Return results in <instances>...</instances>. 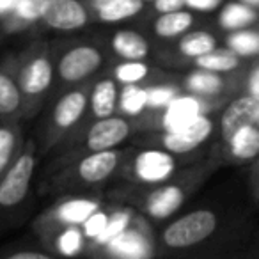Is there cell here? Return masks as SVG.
<instances>
[{"mask_svg": "<svg viewBox=\"0 0 259 259\" xmlns=\"http://www.w3.org/2000/svg\"><path fill=\"white\" fill-rule=\"evenodd\" d=\"M41 20L54 30H78L89 20L87 9L78 0H47Z\"/></svg>", "mask_w": 259, "mask_h": 259, "instance_id": "cell-6", "label": "cell"}, {"mask_svg": "<svg viewBox=\"0 0 259 259\" xmlns=\"http://www.w3.org/2000/svg\"><path fill=\"white\" fill-rule=\"evenodd\" d=\"M50 255L47 252H36V250H23V252H15L9 255V259H48Z\"/></svg>", "mask_w": 259, "mask_h": 259, "instance_id": "cell-38", "label": "cell"}, {"mask_svg": "<svg viewBox=\"0 0 259 259\" xmlns=\"http://www.w3.org/2000/svg\"><path fill=\"white\" fill-rule=\"evenodd\" d=\"M87 94L83 91H71L66 93L61 100L57 101V105L54 107V124L59 130H69L82 119L83 112L87 110Z\"/></svg>", "mask_w": 259, "mask_h": 259, "instance_id": "cell-14", "label": "cell"}, {"mask_svg": "<svg viewBox=\"0 0 259 259\" xmlns=\"http://www.w3.org/2000/svg\"><path fill=\"white\" fill-rule=\"evenodd\" d=\"M144 2H153V0H144Z\"/></svg>", "mask_w": 259, "mask_h": 259, "instance_id": "cell-41", "label": "cell"}, {"mask_svg": "<svg viewBox=\"0 0 259 259\" xmlns=\"http://www.w3.org/2000/svg\"><path fill=\"white\" fill-rule=\"evenodd\" d=\"M34 167H36V158L30 151L22 153L18 158L9 163L0 180V208L18 206L27 197L34 176Z\"/></svg>", "mask_w": 259, "mask_h": 259, "instance_id": "cell-2", "label": "cell"}, {"mask_svg": "<svg viewBox=\"0 0 259 259\" xmlns=\"http://www.w3.org/2000/svg\"><path fill=\"white\" fill-rule=\"evenodd\" d=\"M110 47L124 61H144L149 55V43L132 29H122L112 36Z\"/></svg>", "mask_w": 259, "mask_h": 259, "instance_id": "cell-17", "label": "cell"}, {"mask_svg": "<svg viewBox=\"0 0 259 259\" xmlns=\"http://www.w3.org/2000/svg\"><path fill=\"white\" fill-rule=\"evenodd\" d=\"M185 202V190L178 185H162L146 199V211L151 219L165 220L178 211Z\"/></svg>", "mask_w": 259, "mask_h": 259, "instance_id": "cell-12", "label": "cell"}, {"mask_svg": "<svg viewBox=\"0 0 259 259\" xmlns=\"http://www.w3.org/2000/svg\"><path fill=\"white\" fill-rule=\"evenodd\" d=\"M47 0H16V6L13 9V18L22 23H32L41 20Z\"/></svg>", "mask_w": 259, "mask_h": 259, "instance_id": "cell-31", "label": "cell"}, {"mask_svg": "<svg viewBox=\"0 0 259 259\" xmlns=\"http://www.w3.org/2000/svg\"><path fill=\"white\" fill-rule=\"evenodd\" d=\"M105 248L110 255L121 259H144L151 255V243L148 241V238L141 231L132 227L108 241Z\"/></svg>", "mask_w": 259, "mask_h": 259, "instance_id": "cell-13", "label": "cell"}, {"mask_svg": "<svg viewBox=\"0 0 259 259\" xmlns=\"http://www.w3.org/2000/svg\"><path fill=\"white\" fill-rule=\"evenodd\" d=\"M103 64V55L91 45H80L68 50L57 62V73L64 82H80Z\"/></svg>", "mask_w": 259, "mask_h": 259, "instance_id": "cell-5", "label": "cell"}, {"mask_svg": "<svg viewBox=\"0 0 259 259\" xmlns=\"http://www.w3.org/2000/svg\"><path fill=\"white\" fill-rule=\"evenodd\" d=\"M240 2L250 6V8H259V0H240Z\"/></svg>", "mask_w": 259, "mask_h": 259, "instance_id": "cell-40", "label": "cell"}, {"mask_svg": "<svg viewBox=\"0 0 259 259\" xmlns=\"http://www.w3.org/2000/svg\"><path fill=\"white\" fill-rule=\"evenodd\" d=\"M54 80V66L47 55H37L23 66L20 73V89L25 96H39Z\"/></svg>", "mask_w": 259, "mask_h": 259, "instance_id": "cell-11", "label": "cell"}, {"mask_svg": "<svg viewBox=\"0 0 259 259\" xmlns=\"http://www.w3.org/2000/svg\"><path fill=\"white\" fill-rule=\"evenodd\" d=\"M153 6L158 13H170L183 9L185 0H153Z\"/></svg>", "mask_w": 259, "mask_h": 259, "instance_id": "cell-36", "label": "cell"}, {"mask_svg": "<svg viewBox=\"0 0 259 259\" xmlns=\"http://www.w3.org/2000/svg\"><path fill=\"white\" fill-rule=\"evenodd\" d=\"M180 52L187 59H197L201 55L208 54V52L217 48V39L209 32L204 30H195V32L185 34L180 41Z\"/></svg>", "mask_w": 259, "mask_h": 259, "instance_id": "cell-25", "label": "cell"}, {"mask_svg": "<svg viewBox=\"0 0 259 259\" xmlns=\"http://www.w3.org/2000/svg\"><path fill=\"white\" fill-rule=\"evenodd\" d=\"M16 6V0H0V16H9Z\"/></svg>", "mask_w": 259, "mask_h": 259, "instance_id": "cell-39", "label": "cell"}, {"mask_svg": "<svg viewBox=\"0 0 259 259\" xmlns=\"http://www.w3.org/2000/svg\"><path fill=\"white\" fill-rule=\"evenodd\" d=\"M222 4V0H185V6L192 11L199 13H209L219 9V6Z\"/></svg>", "mask_w": 259, "mask_h": 259, "instance_id": "cell-35", "label": "cell"}, {"mask_svg": "<svg viewBox=\"0 0 259 259\" xmlns=\"http://www.w3.org/2000/svg\"><path fill=\"white\" fill-rule=\"evenodd\" d=\"M149 75V66L142 61H126L114 68L115 82L122 83H139Z\"/></svg>", "mask_w": 259, "mask_h": 259, "instance_id": "cell-30", "label": "cell"}, {"mask_svg": "<svg viewBox=\"0 0 259 259\" xmlns=\"http://www.w3.org/2000/svg\"><path fill=\"white\" fill-rule=\"evenodd\" d=\"M148 89V108L158 110L165 108L174 98L180 94V89L176 85H151Z\"/></svg>", "mask_w": 259, "mask_h": 259, "instance_id": "cell-32", "label": "cell"}, {"mask_svg": "<svg viewBox=\"0 0 259 259\" xmlns=\"http://www.w3.org/2000/svg\"><path fill=\"white\" fill-rule=\"evenodd\" d=\"M132 134V124L122 117H101L94 122L87 132L85 144L89 151H101V149H115L126 141Z\"/></svg>", "mask_w": 259, "mask_h": 259, "instance_id": "cell-7", "label": "cell"}, {"mask_svg": "<svg viewBox=\"0 0 259 259\" xmlns=\"http://www.w3.org/2000/svg\"><path fill=\"white\" fill-rule=\"evenodd\" d=\"M219 226V219L209 209H195L176 219L163 229L162 241L169 248H188L208 240Z\"/></svg>", "mask_w": 259, "mask_h": 259, "instance_id": "cell-1", "label": "cell"}, {"mask_svg": "<svg viewBox=\"0 0 259 259\" xmlns=\"http://www.w3.org/2000/svg\"><path fill=\"white\" fill-rule=\"evenodd\" d=\"M194 23V15L190 11H183V9H178V11L170 13H160V16L155 20V25L153 30L158 37L163 39H172L181 34H185Z\"/></svg>", "mask_w": 259, "mask_h": 259, "instance_id": "cell-20", "label": "cell"}, {"mask_svg": "<svg viewBox=\"0 0 259 259\" xmlns=\"http://www.w3.org/2000/svg\"><path fill=\"white\" fill-rule=\"evenodd\" d=\"M229 155L240 162H250L259 156V124H248L234 132L226 141Z\"/></svg>", "mask_w": 259, "mask_h": 259, "instance_id": "cell-16", "label": "cell"}, {"mask_svg": "<svg viewBox=\"0 0 259 259\" xmlns=\"http://www.w3.org/2000/svg\"><path fill=\"white\" fill-rule=\"evenodd\" d=\"M204 101L197 96V94H178L165 108H163L162 115V126L163 132H172L181 126L188 124L190 121H194L195 117H199L201 114H204Z\"/></svg>", "mask_w": 259, "mask_h": 259, "instance_id": "cell-9", "label": "cell"}, {"mask_svg": "<svg viewBox=\"0 0 259 259\" xmlns=\"http://www.w3.org/2000/svg\"><path fill=\"white\" fill-rule=\"evenodd\" d=\"M107 220H108V213L103 211V209H96L85 222H82L80 229H82L85 240H93V241L96 240L101 234V231L105 229V226H107Z\"/></svg>", "mask_w": 259, "mask_h": 259, "instance_id": "cell-34", "label": "cell"}, {"mask_svg": "<svg viewBox=\"0 0 259 259\" xmlns=\"http://www.w3.org/2000/svg\"><path fill=\"white\" fill-rule=\"evenodd\" d=\"M248 124H259V98L245 94L233 100L220 115V134L227 141L234 132Z\"/></svg>", "mask_w": 259, "mask_h": 259, "instance_id": "cell-8", "label": "cell"}, {"mask_svg": "<svg viewBox=\"0 0 259 259\" xmlns=\"http://www.w3.org/2000/svg\"><path fill=\"white\" fill-rule=\"evenodd\" d=\"M226 45L229 50H233L240 57H252L259 54V32L250 29H240L233 30L227 36Z\"/></svg>", "mask_w": 259, "mask_h": 259, "instance_id": "cell-26", "label": "cell"}, {"mask_svg": "<svg viewBox=\"0 0 259 259\" xmlns=\"http://www.w3.org/2000/svg\"><path fill=\"white\" fill-rule=\"evenodd\" d=\"M132 220H134V213L132 209H117V211L110 213L107 220V226L101 231L100 236L94 240V245H100V247H105L108 241H112L115 236L126 231L130 226H132Z\"/></svg>", "mask_w": 259, "mask_h": 259, "instance_id": "cell-28", "label": "cell"}, {"mask_svg": "<svg viewBox=\"0 0 259 259\" xmlns=\"http://www.w3.org/2000/svg\"><path fill=\"white\" fill-rule=\"evenodd\" d=\"M15 148H16L15 132L11 128H8V126H0V174H4V170L13 162Z\"/></svg>", "mask_w": 259, "mask_h": 259, "instance_id": "cell-33", "label": "cell"}, {"mask_svg": "<svg viewBox=\"0 0 259 259\" xmlns=\"http://www.w3.org/2000/svg\"><path fill=\"white\" fill-rule=\"evenodd\" d=\"M247 89H248V94L259 98V66L252 69L250 76H248V80H247Z\"/></svg>", "mask_w": 259, "mask_h": 259, "instance_id": "cell-37", "label": "cell"}, {"mask_svg": "<svg viewBox=\"0 0 259 259\" xmlns=\"http://www.w3.org/2000/svg\"><path fill=\"white\" fill-rule=\"evenodd\" d=\"M83 241H85V236L80 226H66V229H62V233L57 236L55 247L59 254L64 257H75L83 250Z\"/></svg>", "mask_w": 259, "mask_h": 259, "instance_id": "cell-29", "label": "cell"}, {"mask_svg": "<svg viewBox=\"0 0 259 259\" xmlns=\"http://www.w3.org/2000/svg\"><path fill=\"white\" fill-rule=\"evenodd\" d=\"M185 87L188 93L197 96H213L224 89V80L219 73L199 68L185 78Z\"/></svg>", "mask_w": 259, "mask_h": 259, "instance_id": "cell-22", "label": "cell"}, {"mask_svg": "<svg viewBox=\"0 0 259 259\" xmlns=\"http://www.w3.org/2000/svg\"><path fill=\"white\" fill-rule=\"evenodd\" d=\"M22 105V89L8 75L0 71V115H9L16 112Z\"/></svg>", "mask_w": 259, "mask_h": 259, "instance_id": "cell-27", "label": "cell"}, {"mask_svg": "<svg viewBox=\"0 0 259 259\" xmlns=\"http://www.w3.org/2000/svg\"><path fill=\"white\" fill-rule=\"evenodd\" d=\"M96 209H100V202L87 197L68 199L55 209V220L66 226H82Z\"/></svg>", "mask_w": 259, "mask_h": 259, "instance_id": "cell-19", "label": "cell"}, {"mask_svg": "<svg viewBox=\"0 0 259 259\" xmlns=\"http://www.w3.org/2000/svg\"><path fill=\"white\" fill-rule=\"evenodd\" d=\"M121 160V153L115 149H101V151H91V155L83 156L80 160L76 172L82 181L89 185H96L105 181L112 172L115 170V167L119 165Z\"/></svg>", "mask_w": 259, "mask_h": 259, "instance_id": "cell-10", "label": "cell"}, {"mask_svg": "<svg viewBox=\"0 0 259 259\" xmlns=\"http://www.w3.org/2000/svg\"><path fill=\"white\" fill-rule=\"evenodd\" d=\"M213 128L215 124L211 119L206 114H201L188 124L172 130V132H165L162 135V144L167 151L174 153V155H187L211 137Z\"/></svg>", "mask_w": 259, "mask_h": 259, "instance_id": "cell-4", "label": "cell"}, {"mask_svg": "<svg viewBox=\"0 0 259 259\" xmlns=\"http://www.w3.org/2000/svg\"><path fill=\"white\" fill-rule=\"evenodd\" d=\"M117 107L122 114L130 117H137L148 108V89L139 83H126L119 93Z\"/></svg>", "mask_w": 259, "mask_h": 259, "instance_id": "cell-24", "label": "cell"}, {"mask_svg": "<svg viewBox=\"0 0 259 259\" xmlns=\"http://www.w3.org/2000/svg\"><path fill=\"white\" fill-rule=\"evenodd\" d=\"M176 172V155L165 148L142 149L134 158V174L141 183L160 185Z\"/></svg>", "mask_w": 259, "mask_h": 259, "instance_id": "cell-3", "label": "cell"}, {"mask_svg": "<svg viewBox=\"0 0 259 259\" xmlns=\"http://www.w3.org/2000/svg\"><path fill=\"white\" fill-rule=\"evenodd\" d=\"M96 16L103 23H117L141 15L144 0H91Z\"/></svg>", "mask_w": 259, "mask_h": 259, "instance_id": "cell-15", "label": "cell"}, {"mask_svg": "<svg viewBox=\"0 0 259 259\" xmlns=\"http://www.w3.org/2000/svg\"><path fill=\"white\" fill-rule=\"evenodd\" d=\"M195 64H197V68L209 69L215 73H231L240 68V55H236L229 48L224 50V48L217 47L215 50L195 59Z\"/></svg>", "mask_w": 259, "mask_h": 259, "instance_id": "cell-23", "label": "cell"}, {"mask_svg": "<svg viewBox=\"0 0 259 259\" xmlns=\"http://www.w3.org/2000/svg\"><path fill=\"white\" fill-rule=\"evenodd\" d=\"M119 100V89L115 85V80L112 78H101L94 83L93 91L89 96V107L94 117H108L114 115L115 107Z\"/></svg>", "mask_w": 259, "mask_h": 259, "instance_id": "cell-18", "label": "cell"}, {"mask_svg": "<svg viewBox=\"0 0 259 259\" xmlns=\"http://www.w3.org/2000/svg\"><path fill=\"white\" fill-rule=\"evenodd\" d=\"M257 20V13L255 8L243 4V2H229L224 6V9L219 15V23L224 30H240L248 27Z\"/></svg>", "mask_w": 259, "mask_h": 259, "instance_id": "cell-21", "label": "cell"}]
</instances>
